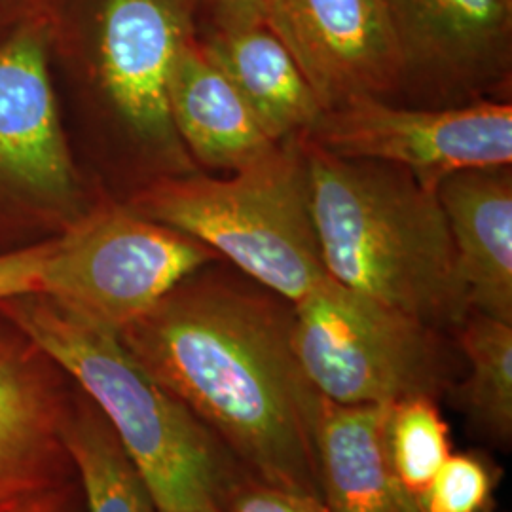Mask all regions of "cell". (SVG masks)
I'll list each match as a JSON object with an SVG mask.
<instances>
[{"label": "cell", "mask_w": 512, "mask_h": 512, "mask_svg": "<svg viewBox=\"0 0 512 512\" xmlns=\"http://www.w3.org/2000/svg\"><path fill=\"white\" fill-rule=\"evenodd\" d=\"M118 336L255 480L323 501V397L296 357L289 300L205 266Z\"/></svg>", "instance_id": "6da1fadb"}, {"label": "cell", "mask_w": 512, "mask_h": 512, "mask_svg": "<svg viewBox=\"0 0 512 512\" xmlns=\"http://www.w3.org/2000/svg\"><path fill=\"white\" fill-rule=\"evenodd\" d=\"M302 141L325 274L435 329L458 327L469 308L437 192L403 167Z\"/></svg>", "instance_id": "7a4b0ae2"}, {"label": "cell", "mask_w": 512, "mask_h": 512, "mask_svg": "<svg viewBox=\"0 0 512 512\" xmlns=\"http://www.w3.org/2000/svg\"><path fill=\"white\" fill-rule=\"evenodd\" d=\"M0 313L103 414L158 512H226L239 482L230 452L148 374L116 330L42 293L4 298Z\"/></svg>", "instance_id": "3957f363"}, {"label": "cell", "mask_w": 512, "mask_h": 512, "mask_svg": "<svg viewBox=\"0 0 512 512\" xmlns=\"http://www.w3.org/2000/svg\"><path fill=\"white\" fill-rule=\"evenodd\" d=\"M129 207L200 241L291 304L327 275L311 219L302 139L279 143L232 177L196 171L154 179Z\"/></svg>", "instance_id": "277c9868"}, {"label": "cell", "mask_w": 512, "mask_h": 512, "mask_svg": "<svg viewBox=\"0 0 512 512\" xmlns=\"http://www.w3.org/2000/svg\"><path fill=\"white\" fill-rule=\"evenodd\" d=\"M52 54L92 82L110 122L158 177L196 173L167 109L175 61L198 38L194 0H54Z\"/></svg>", "instance_id": "5b68a950"}, {"label": "cell", "mask_w": 512, "mask_h": 512, "mask_svg": "<svg viewBox=\"0 0 512 512\" xmlns=\"http://www.w3.org/2000/svg\"><path fill=\"white\" fill-rule=\"evenodd\" d=\"M293 346L315 391L340 406L439 397L440 330L325 275L293 304Z\"/></svg>", "instance_id": "8992f818"}, {"label": "cell", "mask_w": 512, "mask_h": 512, "mask_svg": "<svg viewBox=\"0 0 512 512\" xmlns=\"http://www.w3.org/2000/svg\"><path fill=\"white\" fill-rule=\"evenodd\" d=\"M219 260L200 241L129 205L107 203L52 239L38 293L118 332Z\"/></svg>", "instance_id": "52a82bcc"}, {"label": "cell", "mask_w": 512, "mask_h": 512, "mask_svg": "<svg viewBox=\"0 0 512 512\" xmlns=\"http://www.w3.org/2000/svg\"><path fill=\"white\" fill-rule=\"evenodd\" d=\"M304 139L338 158L403 167L437 192L458 171L512 164V105L480 99L456 107H399L357 97L325 110Z\"/></svg>", "instance_id": "ba28073f"}, {"label": "cell", "mask_w": 512, "mask_h": 512, "mask_svg": "<svg viewBox=\"0 0 512 512\" xmlns=\"http://www.w3.org/2000/svg\"><path fill=\"white\" fill-rule=\"evenodd\" d=\"M420 107L505 99L512 74V0H384Z\"/></svg>", "instance_id": "9c48e42d"}, {"label": "cell", "mask_w": 512, "mask_h": 512, "mask_svg": "<svg viewBox=\"0 0 512 512\" xmlns=\"http://www.w3.org/2000/svg\"><path fill=\"white\" fill-rule=\"evenodd\" d=\"M48 18L0 44V190L78 219L82 188L52 86Z\"/></svg>", "instance_id": "30bf717a"}, {"label": "cell", "mask_w": 512, "mask_h": 512, "mask_svg": "<svg viewBox=\"0 0 512 512\" xmlns=\"http://www.w3.org/2000/svg\"><path fill=\"white\" fill-rule=\"evenodd\" d=\"M260 14L323 109L401 90L403 65L384 0H262Z\"/></svg>", "instance_id": "8fae6325"}, {"label": "cell", "mask_w": 512, "mask_h": 512, "mask_svg": "<svg viewBox=\"0 0 512 512\" xmlns=\"http://www.w3.org/2000/svg\"><path fill=\"white\" fill-rule=\"evenodd\" d=\"M69 376L0 313V505L71 488Z\"/></svg>", "instance_id": "7c38bea8"}, {"label": "cell", "mask_w": 512, "mask_h": 512, "mask_svg": "<svg viewBox=\"0 0 512 512\" xmlns=\"http://www.w3.org/2000/svg\"><path fill=\"white\" fill-rule=\"evenodd\" d=\"M469 311L512 323L511 165L465 169L437 188Z\"/></svg>", "instance_id": "4fadbf2b"}, {"label": "cell", "mask_w": 512, "mask_h": 512, "mask_svg": "<svg viewBox=\"0 0 512 512\" xmlns=\"http://www.w3.org/2000/svg\"><path fill=\"white\" fill-rule=\"evenodd\" d=\"M167 109L179 141L196 165L234 173L279 145L258 126L236 88L203 52L200 35L175 61L167 84Z\"/></svg>", "instance_id": "5bb4252c"}, {"label": "cell", "mask_w": 512, "mask_h": 512, "mask_svg": "<svg viewBox=\"0 0 512 512\" xmlns=\"http://www.w3.org/2000/svg\"><path fill=\"white\" fill-rule=\"evenodd\" d=\"M200 44L275 143L304 139L321 120L310 82L262 19L200 33Z\"/></svg>", "instance_id": "9a60e30c"}, {"label": "cell", "mask_w": 512, "mask_h": 512, "mask_svg": "<svg viewBox=\"0 0 512 512\" xmlns=\"http://www.w3.org/2000/svg\"><path fill=\"white\" fill-rule=\"evenodd\" d=\"M389 406H340L323 399L315 448L321 494L330 512H423L389 459Z\"/></svg>", "instance_id": "2e32d148"}, {"label": "cell", "mask_w": 512, "mask_h": 512, "mask_svg": "<svg viewBox=\"0 0 512 512\" xmlns=\"http://www.w3.org/2000/svg\"><path fill=\"white\" fill-rule=\"evenodd\" d=\"M65 444L88 512H158L143 476L82 391L74 397Z\"/></svg>", "instance_id": "e0dca14e"}, {"label": "cell", "mask_w": 512, "mask_h": 512, "mask_svg": "<svg viewBox=\"0 0 512 512\" xmlns=\"http://www.w3.org/2000/svg\"><path fill=\"white\" fill-rule=\"evenodd\" d=\"M459 348L469 376L461 387V401L471 418L490 437L511 439L512 323L469 311L458 325Z\"/></svg>", "instance_id": "ac0fdd59"}, {"label": "cell", "mask_w": 512, "mask_h": 512, "mask_svg": "<svg viewBox=\"0 0 512 512\" xmlns=\"http://www.w3.org/2000/svg\"><path fill=\"white\" fill-rule=\"evenodd\" d=\"M385 437L395 475L420 501L440 465L450 456L448 425L435 399L410 397L391 404Z\"/></svg>", "instance_id": "d6986e66"}, {"label": "cell", "mask_w": 512, "mask_h": 512, "mask_svg": "<svg viewBox=\"0 0 512 512\" xmlns=\"http://www.w3.org/2000/svg\"><path fill=\"white\" fill-rule=\"evenodd\" d=\"M492 467L475 454L448 456L420 497L423 512H486L492 503Z\"/></svg>", "instance_id": "ffe728a7"}, {"label": "cell", "mask_w": 512, "mask_h": 512, "mask_svg": "<svg viewBox=\"0 0 512 512\" xmlns=\"http://www.w3.org/2000/svg\"><path fill=\"white\" fill-rule=\"evenodd\" d=\"M226 512H330L321 499L294 494L260 480L238 482Z\"/></svg>", "instance_id": "44dd1931"}, {"label": "cell", "mask_w": 512, "mask_h": 512, "mask_svg": "<svg viewBox=\"0 0 512 512\" xmlns=\"http://www.w3.org/2000/svg\"><path fill=\"white\" fill-rule=\"evenodd\" d=\"M50 245L52 239L0 255V300L40 291V275Z\"/></svg>", "instance_id": "7402d4cb"}, {"label": "cell", "mask_w": 512, "mask_h": 512, "mask_svg": "<svg viewBox=\"0 0 512 512\" xmlns=\"http://www.w3.org/2000/svg\"><path fill=\"white\" fill-rule=\"evenodd\" d=\"M198 35L262 19V0H194Z\"/></svg>", "instance_id": "603a6c76"}, {"label": "cell", "mask_w": 512, "mask_h": 512, "mask_svg": "<svg viewBox=\"0 0 512 512\" xmlns=\"http://www.w3.org/2000/svg\"><path fill=\"white\" fill-rule=\"evenodd\" d=\"M54 0H0V44L23 27L48 18Z\"/></svg>", "instance_id": "cb8c5ba5"}, {"label": "cell", "mask_w": 512, "mask_h": 512, "mask_svg": "<svg viewBox=\"0 0 512 512\" xmlns=\"http://www.w3.org/2000/svg\"><path fill=\"white\" fill-rule=\"evenodd\" d=\"M71 495H73V486L65 490L33 495L25 501H19L12 512H67Z\"/></svg>", "instance_id": "d4e9b609"}, {"label": "cell", "mask_w": 512, "mask_h": 512, "mask_svg": "<svg viewBox=\"0 0 512 512\" xmlns=\"http://www.w3.org/2000/svg\"><path fill=\"white\" fill-rule=\"evenodd\" d=\"M18 505V503H16ZM16 505H0V512H12Z\"/></svg>", "instance_id": "484cf974"}]
</instances>
